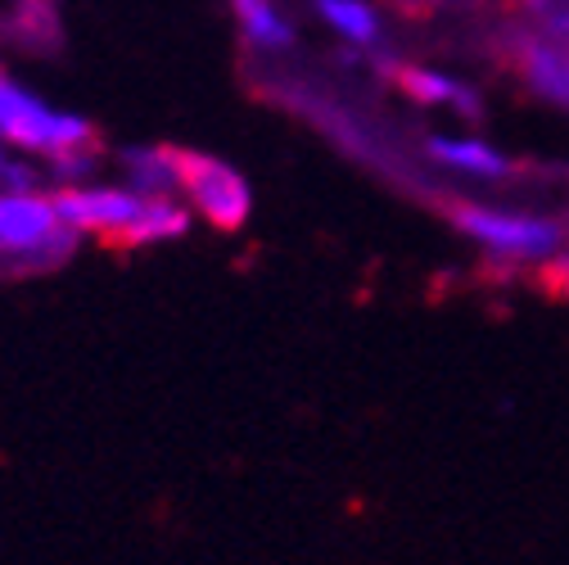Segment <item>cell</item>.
<instances>
[{
  "label": "cell",
  "instance_id": "8fae6325",
  "mask_svg": "<svg viewBox=\"0 0 569 565\" xmlns=\"http://www.w3.org/2000/svg\"><path fill=\"white\" fill-rule=\"evenodd\" d=\"M231 6H236V23L253 50H280L295 41V28L284 23L276 0H231Z\"/></svg>",
  "mask_w": 569,
  "mask_h": 565
},
{
  "label": "cell",
  "instance_id": "ba28073f",
  "mask_svg": "<svg viewBox=\"0 0 569 565\" xmlns=\"http://www.w3.org/2000/svg\"><path fill=\"white\" fill-rule=\"evenodd\" d=\"M393 82H398L402 96H411V100H420V105H448V109H457V113H466V118H479L475 91L461 87V82H452V78H443V73H435V68L393 63Z\"/></svg>",
  "mask_w": 569,
  "mask_h": 565
},
{
  "label": "cell",
  "instance_id": "9c48e42d",
  "mask_svg": "<svg viewBox=\"0 0 569 565\" xmlns=\"http://www.w3.org/2000/svg\"><path fill=\"white\" fill-rule=\"evenodd\" d=\"M190 204H181L177 195H150L140 218L131 222V231L122 236V245L140 249V245H168V240H181L190 231Z\"/></svg>",
  "mask_w": 569,
  "mask_h": 565
},
{
  "label": "cell",
  "instance_id": "277c9868",
  "mask_svg": "<svg viewBox=\"0 0 569 565\" xmlns=\"http://www.w3.org/2000/svg\"><path fill=\"white\" fill-rule=\"evenodd\" d=\"M452 222L479 240L483 249H492L497 258L511 262H529V258H551L565 240V227L551 218H533V214H507V208H483V204H461L452 208Z\"/></svg>",
  "mask_w": 569,
  "mask_h": 565
},
{
  "label": "cell",
  "instance_id": "52a82bcc",
  "mask_svg": "<svg viewBox=\"0 0 569 565\" xmlns=\"http://www.w3.org/2000/svg\"><path fill=\"white\" fill-rule=\"evenodd\" d=\"M118 168L140 195H181V150L172 146H131L118 155Z\"/></svg>",
  "mask_w": 569,
  "mask_h": 565
},
{
  "label": "cell",
  "instance_id": "30bf717a",
  "mask_svg": "<svg viewBox=\"0 0 569 565\" xmlns=\"http://www.w3.org/2000/svg\"><path fill=\"white\" fill-rule=\"evenodd\" d=\"M425 155H430L439 168H452V172H466V177H483V181H497L511 172V159L497 155L483 140H448V136H435L425 140Z\"/></svg>",
  "mask_w": 569,
  "mask_h": 565
},
{
  "label": "cell",
  "instance_id": "4fadbf2b",
  "mask_svg": "<svg viewBox=\"0 0 569 565\" xmlns=\"http://www.w3.org/2000/svg\"><path fill=\"white\" fill-rule=\"evenodd\" d=\"M542 286H547L556 299H569V258H565V254L542 267Z\"/></svg>",
  "mask_w": 569,
  "mask_h": 565
},
{
  "label": "cell",
  "instance_id": "9a60e30c",
  "mask_svg": "<svg viewBox=\"0 0 569 565\" xmlns=\"http://www.w3.org/2000/svg\"><path fill=\"white\" fill-rule=\"evenodd\" d=\"M6 155H10V150H6V146H0V163H6Z\"/></svg>",
  "mask_w": 569,
  "mask_h": 565
},
{
  "label": "cell",
  "instance_id": "6da1fadb",
  "mask_svg": "<svg viewBox=\"0 0 569 565\" xmlns=\"http://www.w3.org/2000/svg\"><path fill=\"white\" fill-rule=\"evenodd\" d=\"M0 146L37 159L54 186L87 181L100 163V131L73 109H54L10 68H0Z\"/></svg>",
  "mask_w": 569,
  "mask_h": 565
},
{
  "label": "cell",
  "instance_id": "7a4b0ae2",
  "mask_svg": "<svg viewBox=\"0 0 569 565\" xmlns=\"http://www.w3.org/2000/svg\"><path fill=\"white\" fill-rule=\"evenodd\" d=\"M78 231L63 222L54 186L0 190V267L19 276H41L73 258Z\"/></svg>",
  "mask_w": 569,
  "mask_h": 565
},
{
  "label": "cell",
  "instance_id": "5bb4252c",
  "mask_svg": "<svg viewBox=\"0 0 569 565\" xmlns=\"http://www.w3.org/2000/svg\"><path fill=\"white\" fill-rule=\"evenodd\" d=\"M525 6H551V0H525Z\"/></svg>",
  "mask_w": 569,
  "mask_h": 565
},
{
  "label": "cell",
  "instance_id": "3957f363",
  "mask_svg": "<svg viewBox=\"0 0 569 565\" xmlns=\"http://www.w3.org/2000/svg\"><path fill=\"white\" fill-rule=\"evenodd\" d=\"M497 54L538 100L569 109V0H551L533 19L507 23L497 32Z\"/></svg>",
  "mask_w": 569,
  "mask_h": 565
},
{
  "label": "cell",
  "instance_id": "7c38bea8",
  "mask_svg": "<svg viewBox=\"0 0 569 565\" xmlns=\"http://www.w3.org/2000/svg\"><path fill=\"white\" fill-rule=\"evenodd\" d=\"M312 10L352 46L380 41V14L367 6V0H312Z\"/></svg>",
  "mask_w": 569,
  "mask_h": 565
},
{
  "label": "cell",
  "instance_id": "5b68a950",
  "mask_svg": "<svg viewBox=\"0 0 569 565\" xmlns=\"http://www.w3.org/2000/svg\"><path fill=\"white\" fill-rule=\"evenodd\" d=\"M181 199L190 204L194 218H203L218 231H240L253 214L249 181L231 163L194 150H181Z\"/></svg>",
  "mask_w": 569,
  "mask_h": 565
},
{
  "label": "cell",
  "instance_id": "8992f818",
  "mask_svg": "<svg viewBox=\"0 0 569 565\" xmlns=\"http://www.w3.org/2000/svg\"><path fill=\"white\" fill-rule=\"evenodd\" d=\"M150 195H140L136 186H113V181H63L54 186V204L63 222L78 236H100L109 245H122V236L131 231V222L140 218Z\"/></svg>",
  "mask_w": 569,
  "mask_h": 565
}]
</instances>
